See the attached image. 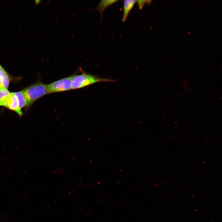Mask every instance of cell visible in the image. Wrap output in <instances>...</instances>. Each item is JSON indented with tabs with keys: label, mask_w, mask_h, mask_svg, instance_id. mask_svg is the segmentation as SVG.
<instances>
[{
	"label": "cell",
	"mask_w": 222,
	"mask_h": 222,
	"mask_svg": "<svg viewBox=\"0 0 222 222\" xmlns=\"http://www.w3.org/2000/svg\"><path fill=\"white\" fill-rule=\"evenodd\" d=\"M114 79L102 78L82 71L81 73L73 74L72 89H80L101 82H114Z\"/></svg>",
	"instance_id": "cell-1"
},
{
	"label": "cell",
	"mask_w": 222,
	"mask_h": 222,
	"mask_svg": "<svg viewBox=\"0 0 222 222\" xmlns=\"http://www.w3.org/2000/svg\"><path fill=\"white\" fill-rule=\"evenodd\" d=\"M27 99L28 106L41 97L47 94V84L37 81L23 90Z\"/></svg>",
	"instance_id": "cell-2"
},
{
	"label": "cell",
	"mask_w": 222,
	"mask_h": 222,
	"mask_svg": "<svg viewBox=\"0 0 222 222\" xmlns=\"http://www.w3.org/2000/svg\"><path fill=\"white\" fill-rule=\"evenodd\" d=\"M73 75L47 84L48 94L64 92L72 89Z\"/></svg>",
	"instance_id": "cell-3"
},
{
	"label": "cell",
	"mask_w": 222,
	"mask_h": 222,
	"mask_svg": "<svg viewBox=\"0 0 222 222\" xmlns=\"http://www.w3.org/2000/svg\"><path fill=\"white\" fill-rule=\"evenodd\" d=\"M15 111L19 115L22 114V111L20 110L19 107L17 98L14 92H11L8 96L3 103L2 106Z\"/></svg>",
	"instance_id": "cell-4"
},
{
	"label": "cell",
	"mask_w": 222,
	"mask_h": 222,
	"mask_svg": "<svg viewBox=\"0 0 222 222\" xmlns=\"http://www.w3.org/2000/svg\"><path fill=\"white\" fill-rule=\"evenodd\" d=\"M136 3V0H127L124 1L123 15L121 19L122 22H124L126 21L131 10Z\"/></svg>",
	"instance_id": "cell-5"
},
{
	"label": "cell",
	"mask_w": 222,
	"mask_h": 222,
	"mask_svg": "<svg viewBox=\"0 0 222 222\" xmlns=\"http://www.w3.org/2000/svg\"><path fill=\"white\" fill-rule=\"evenodd\" d=\"M119 1L117 0H102L100 1L97 6L94 10H98L101 15V19L102 20V15L104 11L107 7L116 3Z\"/></svg>",
	"instance_id": "cell-6"
},
{
	"label": "cell",
	"mask_w": 222,
	"mask_h": 222,
	"mask_svg": "<svg viewBox=\"0 0 222 222\" xmlns=\"http://www.w3.org/2000/svg\"><path fill=\"white\" fill-rule=\"evenodd\" d=\"M9 75L0 64V87L7 89L10 83Z\"/></svg>",
	"instance_id": "cell-7"
},
{
	"label": "cell",
	"mask_w": 222,
	"mask_h": 222,
	"mask_svg": "<svg viewBox=\"0 0 222 222\" xmlns=\"http://www.w3.org/2000/svg\"><path fill=\"white\" fill-rule=\"evenodd\" d=\"M14 93L17 98L20 110L21 111L22 108L28 106L27 101L23 90L14 92Z\"/></svg>",
	"instance_id": "cell-8"
},
{
	"label": "cell",
	"mask_w": 222,
	"mask_h": 222,
	"mask_svg": "<svg viewBox=\"0 0 222 222\" xmlns=\"http://www.w3.org/2000/svg\"><path fill=\"white\" fill-rule=\"evenodd\" d=\"M11 93L7 89L3 87H0V106L2 105Z\"/></svg>",
	"instance_id": "cell-9"
},
{
	"label": "cell",
	"mask_w": 222,
	"mask_h": 222,
	"mask_svg": "<svg viewBox=\"0 0 222 222\" xmlns=\"http://www.w3.org/2000/svg\"><path fill=\"white\" fill-rule=\"evenodd\" d=\"M151 1L150 0H136V3L139 9L141 10L145 5L150 4Z\"/></svg>",
	"instance_id": "cell-10"
}]
</instances>
